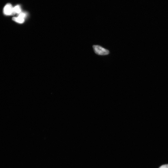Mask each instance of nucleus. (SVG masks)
I'll return each mask as SVG.
<instances>
[{"label": "nucleus", "instance_id": "obj_1", "mask_svg": "<svg viewBox=\"0 0 168 168\" xmlns=\"http://www.w3.org/2000/svg\"><path fill=\"white\" fill-rule=\"evenodd\" d=\"M93 48L95 53L99 55H107L109 53L108 50L99 46L94 45L93 46Z\"/></svg>", "mask_w": 168, "mask_h": 168}, {"label": "nucleus", "instance_id": "obj_2", "mask_svg": "<svg viewBox=\"0 0 168 168\" xmlns=\"http://www.w3.org/2000/svg\"><path fill=\"white\" fill-rule=\"evenodd\" d=\"M3 13L6 15L14 14V7L10 3H8L4 7Z\"/></svg>", "mask_w": 168, "mask_h": 168}, {"label": "nucleus", "instance_id": "obj_3", "mask_svg": "<svg viewBox=\"0 0 168 168\" xmlns=\"http://www.w3.org/2000/svg\"><path fill=\"white\" fill-rule=\"evenodd\" d=\"M13 19L14 21L20 23H23L25 21L24 18L18 16V17L13 18Z\"/></svg>", "mask_w": 168, "mask_h": 168}, {"label": "nucleus", "instance_id": "obj_4", "mask_svg": "<svg viewBox=\"0 0 168 168\" xmlns=\"http://www.w3.org/2000/svg\"><path fill=\"white\" fill-rule=\"evenodd\" d=\"M14 14H19L21 13V9L20 6L17 5L14 7Z\"/></svg>", "mask_w": 168, "mask_h": 168}, {"label": "nucleus", "instance_id": "obj_5", "mask_svg": "<svg viewBox=\"0 0 168 168\" xmlns=\"http://www.w3.org/2000/svg\"><path fill=\"white\" fill-rule=\"evenodd\" d=\"M159 168H168V165H162Z\"/></svg>", "mask_w": 168, "mask_h": 168}]
</instances>
